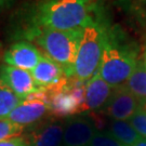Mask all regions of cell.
<instances>
[{"label": "cell", "mask_w": 146, "mask_h": 146, "mask_svg": "<svg viewBox=\"0 0 146 146\" xmlns=\"http://www.w3.org/2000/svg\"><path fill=\"white\" fill-rule=\"evenodd\" d=\"M140 108L141 106L135 96L123 84L114 89L108 102L101 111L105 113L111 120L128 121Z\"/></svg>", "instance_id": "obj_9"}, {"label": "cell", "mask_w": 146, "mask_h": 146, "mask_svg": "<svg viewBox=\"0 0 146 146\" xmlns=\"http://www.w3.org/2000/svg\"><path fill=\"white\" fill-rule=\"evenodd\" d=\"M0 79L22 100L39 89L35 84L31 72L5 64L0 66Z\"/></svg>", "instance_id": "obj_11"}, {"label": "cell", "mask_w": 146, "mask_h": 146, "mask_svg": "<svg viewBox=\"0 0 146 146\" xmlns=\"http://www.w3.org/2000/svg\"><path fill=\"white\" fill-rule=\"evenodd\" d=\"M133 146H146V140L145 139H141L140 141H137Z\"/></svg>", "instance_id": "obj_22"}, {"label": "cell", "mask_w": 146, "mask_h": 146, "mask_svg": "<svg viewBox=\"0 0 146 146\" xmlns=\"http://www.w3.org/2000/svg\"><path fill=\"white\" fill-rule=\"evenodd\" d=\"M107 26L98 13L84 26L70 79L86 84L99 73Z\"/></svg>", "instance_id": "obj_3"}, {"label": "cell", "mask_w": 146, "mask_h": 146, "mask_svg": "<svg viewBox=\"0 0 146 146\" xmlns=\"http://www.w3.org/2000/svg\"><path fill=\"white\" fill-rule=\"evenodd\" d=\"M125 86L135 96L142 108L146 110V65L143 58L139 61Z\"/></svg>", "instance_id": "obj_14"}, {"label": "cell", "mask_w": 146, "mask_h": 146, "mask_svg": "<svg viewBox=\"0 0 146 146\" xmlns=\"http://www.w3.org/2000/svg\"><path fill=\"white\" fill-rule=\"evenodd\" d=\"M67 84L56 90L50 91L49 113L54 118L67 119L84 111L86 84L70 79Z\"/></svg>", "instance_id": "obj_5"}, {"label": "cell", "mask_w": 146, "mask_h": 146, "mask_svg": "<svg viewBox=\"0 0 146 146\" xmlns=\"http://www.w3.org/2000/svg\"><path fill=\"white\" fill-rule=\"evenodd\" d=\"M140 60L137 47L127 39L123 31L118 26H107L100 76L114 89L121 87L127 82Z\"/></svg>", "instance_id": "obj_2"}, {"label": "cell", "mask_w": 146, "mask_h": 146, "mask_svg": "<svg viewBox=\"0 0 146 146\" xmlns=\"http://www.w3.org/2000/svg\"><path fill=\"white\" fill-rule=\"evenodd\" d=\"M14 2V0H0V11L5 10Z\"/></svg>", "instance_id": "obj_21"}, {"label": "cell", "mask_w": 146, "mask_h": 146, "mask_svg": "<svg viewBox=\"0 0 146 146\" xmlns=\"http://www.w3.org/2000/svg\"><path fill=\"white\" fill-rule=\"evenodd\" d=\"M24 129H25L24 127L16 125L10 120L1 119L0 120V142L8 139H12V137L22 136Z\"/></svg>", "instance_id": "obj_17"}, {"label": "cell", "mask_w": 146, "mask_h": 146, "mask_svg": "<svg viewBox=\"0 0 146 146\" xmlns=\"http://www.w3.org/2000/svg\"><path fill=\"white\" fill-rule=\"evenodd\" d=\"M0 146H27L24 136H17L0 142Z\"/></svg>", "instance_id": "obj_20"}, {"label": "cell", "mask_w": 146, "mask_h": 146, "mask_svg": "<svg viewBox=\"0 0 146 146\" xmlns=\"http://www.w3.org/2000/svg\"><path fill=\"white\" fill-rule=\"evenodd\" d=\"M114 88L105 81L99 73L86 82L84 111H101L108 102Z\"/></svg>", "instance_id": "obj_12"}, {"label": "cell", "mask_w": 146, "mask_h": 146, "mask_svg": "<svg viewBox=\"0 0 146 146\" xmlns=\"http://www.w3.org/2000/svg\"><path fill=\"white\" fill-rule=\"evenodd\" d=\"M141 1H143V2H146V0H141Z\"/></svg>", "instance_id": "obj_24"}, {"label": "cell", "mask_w": 146, "mask_h": 146, "mask_svg": "<svg viewBox=\"0 0 146 146\" xmlns=\"http://www.w3.org/2000/svg\"><path fill=\"white\" fill-rule=\"evenodd\" d=\"M98 130L95 120L90 117H69L64 120L62 146H91Z\"/></svg>", "instance_id": "obj_7"}, {"label": "cell", "mask_w": 146, "mask_h": 146, "mask_svg": "<svg viewBox=\"0 0 146 146\" xmlns=\"http://www.w3.org/2000/svg\"><path fill=\"white\" fill-rule=\"evenodd\" d=\"M144 63H145V62H144ZM145 65H146V63H145Z\"/></svg>", "instance_id": "obj_25"}, {"label": "cell", "mask_w": 146, "mask_h": 146, "mask_svg": "<svg viewBox=\"0 0 146 146\" xmlns=\"http://www.w3.org/2000/svg\"><path fill=\"white\" fill-rule=\"evenodd\" d=\"M91 146H125L116 140L108 131H96L94 134Z\"/></svg>", "instance_id": "obj_19"}, {"label": "cell", "mask_w": 146, "mask_h": 146, "mask_svg": "<svg viewBox=\"0 0 146 146\" xmlns=\"http://www.w3.org/2000/svg\"><path fill=\"white\" fill-rule=\"evenodd\" d=\"M31 73L37 87L47 89L49 91L62 88L69 81L62 66L46 56L43 53L39 63Z\"/></svg>", "instance_id": "obj_8"}, {"label": "cell", "mask_w": 146, "mask_h": 146, "mask_svg": "<svg viewBox=\"0 0 146 146\" xmlns=\"http://www.w3.org/2000/svg\"><path fill=\"white\" fill-rule=\"evenodd\" d=\"M64 121H48L35 127L25 139L27 146H62Z\"/></svg>", "instance_id": "obj_13"}, {"label": "cell", "mask_w": 146, "mask_h": 146, "mask_svg": "<svg viewBox=\"0 0 146 146\" xmlns=\"http://www.w3.org/2000/svg\"><path fill=\"white\" fill-rule=\"evenodd\" d=\"M51 93L47 89H37L35 92L26 96L11 111L7 119L16 125L26 127L36 123L49 113Z\"/></svg>", "instance_id": "obj_6"}, {"label": "cell", "mask_w": 146, "mask_h": 146, "mask_svg": "<svg viewBox=\"0 0 146 146\" xmlns=\"http://www.w3.org/2000/svg\"><path fill=\"white\" fill-rule=\"evenodd\" d=\"M96 0H39L33 7L28 28L79 29L96 14Z\"/></svg>", "instance_id": "obj_1"}, {"label": "cell", "mask_w": 146, "mask_h": 146, "mask_svg": "<svg viewBox=\"0 0 146 146\" xmlns=\"http://www.w3.org/2000/svg\"><path fill=\"white\" fill-rule=\"evenodd\" d=\"M82 28L73 31L27 28L26 38L37 43L46 56L61 65L70 79Z\"/></svg>", "instance_id": "obj_4"}, {"label": "cell", "mask_w": 146, "mask_h": 146, "mask_svg": "<svg viewBox=\"0 0 146 146\" xmlns=\"http://www.w3.org/2000/svg\"><path fill=\"white\" fill-rule=\"evenodd\" d=\"M42 52L29 41H19L9 47L3 54L5 65L31 72L37 66Z\"/></svg>", "instance_id": "obj_10"}, {"label": "cell", "mask_w": 146, "mask_h": 146, "mask_svg": "<svg viewBox=\"0 0 146 146\" xmlns=\"http://www.w3.org/2000/svg\"><path fill=\"white\" fill-rule=\"evenodd\" d=\"M143 60L146 63V40H145V51H144V54H143Z\"/></svg>", "instance_id": "obj_23"}, {"label": "cell", "mask_w": 146, "mask_h": 146, "mask_svg": "<svg viewBox=\"0 0 146 146\" xmlns=\"http://www.w3.org/2000/svg\"><path fill=\"white\" fill-rule=\"evenodd\" d=\"M22 102L7 84L0 79V120L7 119L11 111Z\"/></svg>", "instance_id": "obj_16"}, {"label": "cell", "mask_w": 146, "mask_h": 146, "mask_svg": "<svg viewBox=\"0 0 146 146\" xmlns=\"http://www.w3.org/2000/svg\"><path fill=\"white\" fill-rule=\"evenodd\" d=\"M107 131L125 146H133L142 139L132 128L129 121L111 120L108 125Z\"/></svg>", "instance_id": "obj_15"}, {"label": "cell", "mask_w": 146, "mask_h": 146, "mask_svg": "<svg viewBox=\"0 0 146 146\" xmlns=\"http://www.w3.org/2000/svg\"><path fill=\"white\" fill-rule=\"evenodd\" d=\"M128 121L136 133L146 140V110L141 107Z\"/></svg>", "instance_id": "obj_18"}]
</instances>
